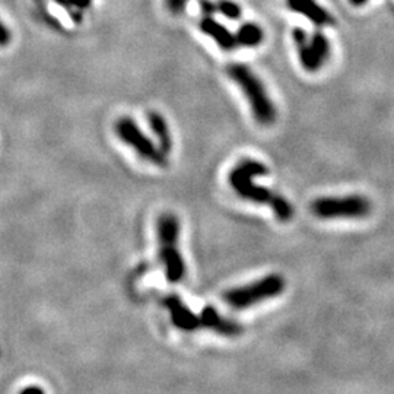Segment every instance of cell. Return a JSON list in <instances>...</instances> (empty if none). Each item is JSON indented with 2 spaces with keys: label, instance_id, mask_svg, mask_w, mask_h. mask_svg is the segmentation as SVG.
<instances>
[{
  "label": "cell",
  "instance_id": "6da1fadb",
  "mask_svg": "<svg viewBox=\"0 0 394 394\" xmlns=\"http://www.w3.org/2000/svg\"><path fill=\"white\" fill-rule=\"evenodd\" d=\"M269 174V168L255 160H244L235 165L229 172V184L241 199L258 205H269L276 218L282 222H288L293 216V206L278 193H273L266 187L255 186V177Z\"/></svg>",
  "mask_w": 394,
  "mask_h": 394
},
{
  "label": "cell",
  "instance_id": "7a4b0ae2",
  "mask_svg": "<svg viewBox=\"0 0 394 394\" xmlns=\"http://www.w3.org/2000/svg\"><path fill=\"white\" fill-rule=\"evenodd\" d=\"M227 73L241 88L255 120L263 126L273 125L276 122L278 111H276V107L272 103L260 77L243 63L229 65L227 68Z\"/></svg>",
  "mask_w": 394,
  "mask_h": 394
},
{
  "label": "cell",
  "instance_id": "3957f363",
  "mask_svg": "<svg viewBox=\"0 0 394 394\" xmlns=\"http://www.w3.org/2000/svg\"><path fill=\"white\" fill-rule=\"evenodd\" d=\"M160 240V259L165 269V278L170 284H179L184 279L186 263L179 250L180 222L172 213L160 216L156 225Z\"/></svg>",
  "mask_w": 394,
  "mask_h": 394
},
{
  "label": "cell",
  "instance_id": "277c9868",
  "mask_svg": "<svg viewBox=\"0 0 394 394\" xmlns=\"http://www.w3.org/2000/svg\"><path fill=\"white\" fill-rule=\"evenodd\" d=\"M285 279L281 274L272 273L250 285L228 291L224 295V301L235 310H244L258 305L266 300L279 297L285 291Z\"/></svg>",
  "mask_w": 394,
  "mask_h": 394
},
{
  "label": "cell",
  "instance_id": "5b68a950",
  "mask_svg": "<svg viewBox=\"0 0 394 394\" xmlns=\"http://www.w3.org/2000/svg\"><path fill=\"white\" fill-rule=\"evenodd\" d=\"M115 133L118 139L130 146L137 155L142 156L144 160L149 161L156 167H167L168 158L167 155L158 148L149 137L139 129L136 122L130 117L118 118L115 123Z\"/></svg>",
  "mask_w": 394,
  "mask_h": 394
},
{
  "label": "cell",
  "instance_id": "8992f818",
  "mask_svg": "<svg viewBox=\"0 0 394 394\" xmlns=\"http://www.w3.org/2000/svg\"><path fill=\"white\" fill-rule=\"evenodd\" d=\"M311 210L322 220L364 218L371 213V202L358 194L348 197H322L312 202Z\"/></svg>",
  "mask_w": 394,
  "mask_h": 394
},
{
  "label": "cell",
  "instance_id": "52a82bcc",
  "mask_svg": "<svg viewBox=\"0 0 394 394\" xmlns=\"http://www.w3.org/2000/svg\"><path fill=\"white\" fill-rule=\"evenodd\" d=\"M293 42L298 50L300 62L307 72L320 70L329 61L330 43L322 32H315L308 37L305 31L295 30Z\"/></svg>",
  "mask_w": 394,
  "mask_h": 394
},
{
  "label": "cell",
  "instance_id": "ba28073f",
  "mask_svg": "<svg viewBox=\"0 0 394 394\" xmlns=\"http://www.w3.org/2000/svg\"><path fill=\"white\" fill-rule=\"evenodd\" d=\"M163 304L170 311L171 322L177 329L183 331H194L202 327L199 315H196L179 295H168V297L164 298Z\"/></svg>",
  "mask_w": 394,
  "mask_h": 394
},
{
  "label": "cell",
  "instance_id": "9c48e42d",
  "mask_svg": "<svg viewBox=\"0 0 394 394\" xmlns=\"http://www.w3.org/2000/svg\"><path fill=\"white\" fill-rule=\"evenodd\" d=\"M199 319H201L202 327L209 329L218 334H222V336H227V338H236L243 333L241 324H239L234 320L222 317V315L218 312V310L210 305H208L202 310Z\"/></svg>",
  "mask_w": 394,
  "mask_h": 394
},
{
  "label": "cell",
  "instance_id": "30bf717a",
  "mask_svg": "<svg viewBox=\"0 0 394 394\" xmlns=\"http://www.w3.org/2000/svg\"><path fill=\"white\" fill-rule=\"evenodd\" d=\"M285 2L291 11L308 18L314 25L326 27L334 23L331 15L315 0H285Z\"/></svg>",
  "mask_w": 394,
  "mask_h": 394
},
{
  "label": "cell",
  "instance_id": "8fae6325",
  "mask_svg": "<svg viewBox=\"0 0 394 394\" xmlns=\"http://www.w3.org/2000/svg\"><path fill=\"white\" fill-rule=\"evenodd\" d=\"M201 30L203 34L209 35L213 42L224 50H234L236 46L235 37L220 23H216L210 16L203 18L201 21Z\"/></svg>",
  "mask_w": 394,
  "mask_h": 394
},
{
  "label": "cell",
  "instance_id": "7c38bea8",
  "mask_svg": "<svg viewBox=\"0 0 394 394\" xmlns=\"http://www.w3.org/2000/svg\"><path fill=\"white\" fill-rule=\"evenodd\" d=\"M148 120H149L151 130L156 137L158 148H160L165 155H168L172 149V136L167 120L163 117V114L156 111H151L148 114Z\"/></svg>",
  "mask_w": 394,
  "mask_h": 394
},
{
  "label": "cell",
  "instance_id": "4fadbf2b",
  "mask_svg": "<svg viewBox=\"0 0 394 394\" xmlns=\"http://www.w3.org/2000/svg\"><path fill=\"white\" fill-rule=\"evenodd\" d=\"M263 31L259 25L255 24H246L239 30V34H236L235 39L236 44L243 46V47H258L262 44L263 42Z\"/></svg>",
  "mask_w": 394,
  "mask_h": 394
},
{
  "label": "cell",
  "instance_id": "5bb4252c",
  "mask_svg": "<svg viewBox=\"0 0 394 394\" xmlns=\"http://www.w3.org/2000/svg\"><path fill=\"white\" fill-rule=\"evenodd\" d=\"M216 11L229 19H239L241 16V8L231 2V0H220L218 5H216Z\"/></svg>",
  "mask_w": 394,
  "mask_h": 394
},
{
  "label": "cell",
  "instance_id": "9a60e30c",
  "mask_svg": "<svg viewBox=\"0 0 394 394\" xmlns=\"http://www.w3.org/2000/svg\"><path fill=\"white\" fill-rule=\"evenodd\" d=\"M187 2L189 0H165V8L171 15L179 16L186 11Z\"/></svg>",
  "mask_w": 394,
  "mask_h": 394
},
{
  "label": "cell",
  "instance_id": "2e32d148",
  "mask_svg": "<svg viewBox=\"0 0 394 394\" xmlns=\"http://www.w3.org/2000/svg\"><path fill=\"white\" fill-rule=\"evenodd\" d=\"M12 42V32L8 25H5L0 19V47H8Z\"/></svg>",
  "mask_w": 394,
  "mask_h": 394
},
{
  "label": "cell",
  "instance_id": "e0dca14e",
  "mask_svg": "<svg viewBox=\"0 0 394 394\" xmlns=\"http://www.w3.org/2000/svg\"><path fill=\"white\" fill-rule=\"evenodd\" d=\"M30 391H38V393H43L44 390L42 387H27L23 390V393H30Z\"/></svg>",
  "mask_w": 394,
  "mask_h": 394
},
{
  "label": "cell",
  "instance_id": "ac0fdd59",
  "mask_svg": "<svg viewBox=\"0 0 394 394\" xmlns=\"http://www.w3.org/2000/svg\"><path fill=\"white\" fill-rule=\"evenodd\" d=\"M350 2H352L353 5H362V4L367 2V0H350Z\"/></svg>",
  "mask_w": 394,
  "mask_h": 394
}]
</instances>
